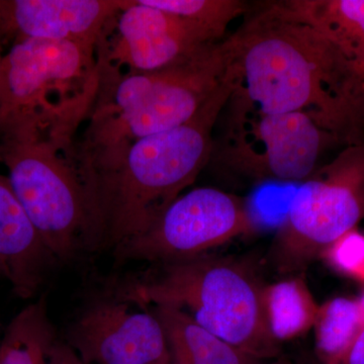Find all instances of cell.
I'll list each match as a JSON object with an SVG mask.
<instances>
[{
	"instance_id": "277c9868",
	"label": "cell",
	"mask_w": 364,
	"mask_h": 364,
	"mask_svg": "<svg viewBox=\"0 0 364 364\" xmlns=\"http://www.w3.org/2000/svg\"><path fill=\"white\" fill-rule=\"evenodd\" d=\"M263 286L243 260L205 255L163 263L156 277L136 284L124 296L142 305L169 306L258 360L280 358L279 342L268 329Z\"/></svg>"
},
{
	"instance_id": "9c48e42d",
	"label": "cell",
	"mask_w": 364,
	"mask_h": 364,
	"mask_svg": "<svg viewBox=\"0 0 364 364\" xmlns=\"http://www.w3.org/2000/svg\"><path fill=\"white\" fill-rule=\"evenodd\" d=\"M253 222L245 200L215 188H198L181 195L140 236L114 248L119 260L176 262L248 233Z\"/></svg>"
},
{
	"instance_id": "5b68a950",
	"label": "cell",
	"mask_w": 364,
	"mask_h": 364,
	"mask_svg": "<svg viewBox=\"0 0 364 364\" xmlns=\"http://www.w3.org/2000/svg\"><path fill=\"white\" fill-rule=\"evenodd\" d=\"M73 136L31 124L0 128V161L23 210L55 259L92 247L85 184L72 156Z\"/></svg>"
},
{
	"instance_id": "cb8c5ba5",
	"label": "cell",
	"mask_w": 364,
	"mask_h": 364,
	"mask_svg": "<svg viewBox=\"0 0 364 364\" xmlns=\"http://www.w3.org/2000/svg\"><path fill=\"white\" fill-rule=\"evenodd\" d=\"M2 58H4V55L1 53V48H0V66H1Z\"/></svg>"
},
{
	"instance_id": "e0dca14e",
	"label": "cell",
	"mask_w": 364,
	"mask_h": 364,
	"mask_svg": "<svg viewBox=\"0 0 364 364\" xmlns=\"http://www.w3.org/2000/svg\"><path fill=\"white\" fill-rule=\"evenodd\" d=\"M56 331L42 298L11 321L0 340V364H48Z\"/></svg>"
},
{
	"instance_id": "6da1fadb",
	"label": "cell",
	"mask_w": 364,
	"mask_h": 364,
	"mask_svg": "<svg viewBox=\"0 0 364 364\" xmlns=\"http://www.w3.org/2000/svg\"><path fill=\"white\" fill-rule=\"evenodd\" d=\"M225 38L232 95L258 111L303 114L340 145L364 142V78L315 28L267 4Z\"/></svg>"
},
{
	"instance_id": "8fae6325",
	"label": "cell",
	"mask_w": 364,
	"mask_h": 364,
	"mask_svg": "<svg viewBox=\"0 0 364 364\" xmlns=\"http://www.w3.org/2000/svg\"><path fill=\"white\" fill-rule=\"evenodd\" d=\"M122 296L90 306L72 324L66 343L83 364L172 363L156 316Z\"/></svg>"
},
{
	"instance_id": "ac0fdd59",
	"label": "cell",
	"mask_w": 364,
	"mask_h": 364,
	"mask_svg": "<svg viewBox=\"0 0 364 364\" xmlns=\"http://www.w3.org/2000/svg\"><path fill=\"white\" fill-rule=\"evenodd\" d=\"M313 328L320 364H339L364 329L360 299L346 296L329 299L318 306Z\"/></svg>"
},
{
	"instance_id": "ffe728a7",
	"label": "cell",
	"mask_w": 364,
	"mask_h": 364,
	"mask_svg": "<svg viewBox=\"0 0 364 364\" xmlns=\"http://www.w3.org/2000/svg\"><path fill=\"white\" fill-rule=\"evenodd\" d=\"M320 257L337 272L364 282V234L358 228L340 237Z\"/></svg>"
},
{
	"instance_id": "9a60e30c",
	"label": "cell",
	"mask_w": 364,
	"mask_h": 364,
	"mask_svg": "<svg viewBox=\"0 0 364 364\" xmlns=\"http://www.w3.org/2000/svg\"><path fill=\"white\" fill-rule=\"evenodd\" d=\"M159 320L173 364H255L248 355L198 325L188 314L169 306H157Z\"/></svg>"
},
{
	"instance_id": "603a6c76",
	"label": "cell",
	"mask_w": 364,
	"mask_h": 364,
	"mask_svg": "<svg viewBox=\"0 0 364 364\" xmlns=\"http://www.w3.org/2000/svg\"><path fill=\"white\" fill-rule=\"evenodd\" d=\"M255 364H306L299 363V361H293L291 359L279 358L277 359H272L270 363H265V360L257 361Z\"/></svg>"
},
{
	"instance_id": "7c38bea8",
	"label": "cell",
	"mask_w": 364,
	"mask_h": 364,
	"mask_svg": "<svg viewBox=\"0 0 364 364\" xmlns=\"http://www.w3.org/2000/svg\"><path fill=\"white\" fill-rule=\"evenodd\" d=\"M126 0H0V41H68L95 46Z\"/></svg>"
},
{
	"instance_id": "ba28073f",
	"label": "cell",
	"mask_w": 364,
	"mask_h": 364,
	"mask_svg": "<svg viewBox=\"0 0 364 364\" xmlns=\"http://www.w3.org/2000/svg\"><path fill=\"white\" fill-rule=\"evenodd\" d=\"M364 219V142L346 146L301 182L273 239L269 261L280 274L305 270Z\"/></svg>"
},
{
	"instance_id": "5bb4252c",
	"label": "cell",
	"mask_w": 364,
	"mask_h": 364,
	"mask_svg": "<svg viewBox=\"0 0 364 364\" xmlns=\"http://www.w3.org/2000/svg\"><path fill=\"white\" fill-rule=\"evenodd\" d=\"M265 4L282 18L315 28L364 78V0H279Z\"/></svg>"
},
{
	"instance_id": "30bf717a",
	"label": "cell",
	"mask_w": 364,
	"mask_h": 364,
	"mask_svg": "<svg viewBox=\"0 0 364 364\" xmlns=\"http://www.w3.org/2000/svg\"><path fill=\"white\" fill-rule=\"evenodd\" d=\"M220 42L186 18L126 0L98 40L97 63L119 73H148L184 63Z\"/></svg>"
},
{
	"instance_id": "8992f818",
	"label": "cell",
	"mask_w": 364,
	"mask_h": 364,
	"mask_svg": "<svg viewBox=\"0 0 364 364\" xmlns=\"http://www.w3.org/2000/svg\"><path fill=\"white\" fill-rule=\"evenodd\" d=\"M97 86L95 46L46 39L14 43L0 66V127L28 124L75 135Z\"/></svg>"
},
{
	"instance_id": "7402d4cb",
	"label": "cell",
	"mask_w": 364,
	"mask_h": 364,
	"mask_svg": "<svg viewBox=\"0 0 364 364\" xmlns=\"http://www.w3.org/2000/svg\"><path fill=\"white\" fill-rule=\"evenodd\" d=\"M339 364H364V329Z\"/></svg>"
},
{
	"instance_id": "4fadbf2b",
	"label": "cell",
	"mask_w": 364,
	"mask_h": 364,
	"mask_svg": "<svg viewBox=\"0 0 364 364\" xmlns=\"http://www.w3.org/2000/svg\"><path fill=\"white\" fill-rule=\"evenodd\" d=\"M56 260L43 243L14 193L9 177L0 174V265L21 298L37 293Z\"/></svg>"
},
{
	"instance_id": "2e32d148",
	"label": "cell",
	"mask_w": 364,
	"mask_h": 364,
	"mask_svg": "<svg viewBox=\"0 0 364 364\" xmlns=\"http://www.w3.org/2000/svg\"><path fill=\"white\" fill-rule=\"evenodd\" d=\"M268 329L277 342L299 338L315 324L318 306L301 275L268 284L263 289Z\"/></svg>"
},
{
	"instance_id": "7a4b0ae2",
	"label": "cell",
	"mask_w": 364,
	"mask_h": 364,
	"mask_svg": "<svg viewBox=\"0 0 364 364\" xmlns=\"http://www.w3.org/2000/svg\"><path fill=\"white\" fill-rule=\"evenodd\" d=\"M233 90L227 76L186 123L76 160L87 196L92 247L116 248L145 233L196 181L210 161L215 124Z\"/></svg>"
},
{
	"instance_id": "4316f807",
	"label": "cell",
	"mask_w": 364,
	"mask_h": 364,
	"mask_svg": "<svg viewBox=\"0 0 364 364\" xmlns=\"http://www.w3.org/2000/svg\"><path fill=\"white\" fill-rule=\"evenodd\" d=\"M160 364H173L172 363H160Z\"/></svg>"
},
{
	"instance_id": "d4e9b609",
	"label": "cell",
	"mask_w": 364,
	"mask_h": 364,
	"mask_svg": "<svg viewBox=\"0 0 364 364\" xmlns=\"http://www.w3.org/2000/svg\"><path fill=\"white\" fill-rule=\"evenodd\" d=\"M360 301H361V305H363V309H364V296H363V299H360Z\"/></svg>"
},
{
	"instance_id": "44dd1931",
	"label": "cell",
	"mask_w": 364,
	"mask_h": 364,
	"mask_svg": "<svg viewBox=\"0 0 364 364\" xmlns=\"http://www.w3.org/2000/svg\"><path fill=\"white\" fill-rule=\"evenodd\" d=\"M48 364H83L66 342L56 340L48 353Z\"/></svg>"
},
{
	"instance_id": "52a82bcc",
	"label": "cell",
	"mask_w": 364,
	"mask_h": 364,
	"mask_svg": "<svg viewBox=\"0 0 364 364\" xmlns=\"http://www.w3.org/2000/svg\"><path fill=\"white\" fill-rule=\"evenodd\" d=\"M210 166L241 186L303 182L336 139L303 114L258 111L231 95L218 119Z\"/></svg>"
},
{
	"instance_id": "484cf974",
	"label": "cell",
	"mask_w": 364,
	"mask_h": 364,
	"mask_svg": "<svg viewBox=\"0 0 364 364\" xmlns=\"http://www.w3.org/2000/svg\"><path fill=\"white\" fill-rule=\"evenodd\" d=\"M0 273H2V268H1V265H0Z\"/></svg>"
},
{
	"instance_id": "d6986e66",
	"label": "cell",
	"mask_w": 364,
	"mask_h": 364,
	"mask_svg": "<svg viewBox=\"0 0 364 364\" xmlns=\"http://www.w3.org/2000/svg\"><path fill=\"white\" fill-rule=\"evenodd\" d=\"M147 6L186 18L210 33L215 40L226 38L228 26L247 13L241 0H142Z\"/></svg>"
},
{
	"instance_id": "3957f363",
	"label": "cell",
	"mask_w": 364,
	"mask_h": 364,
	"mask_svg": "<svg viewBox=\"0 0 364 364\" xmlns=\"http://www.w3.org/2000/svg\"><path fill=\"white\" fill-rule=\"evenodd\" d=\"M97 95L72 151L85 159L189 121L227 80L224 40L178 65L124 74L97 64Z\"/></svg>"
}]
</instances>
